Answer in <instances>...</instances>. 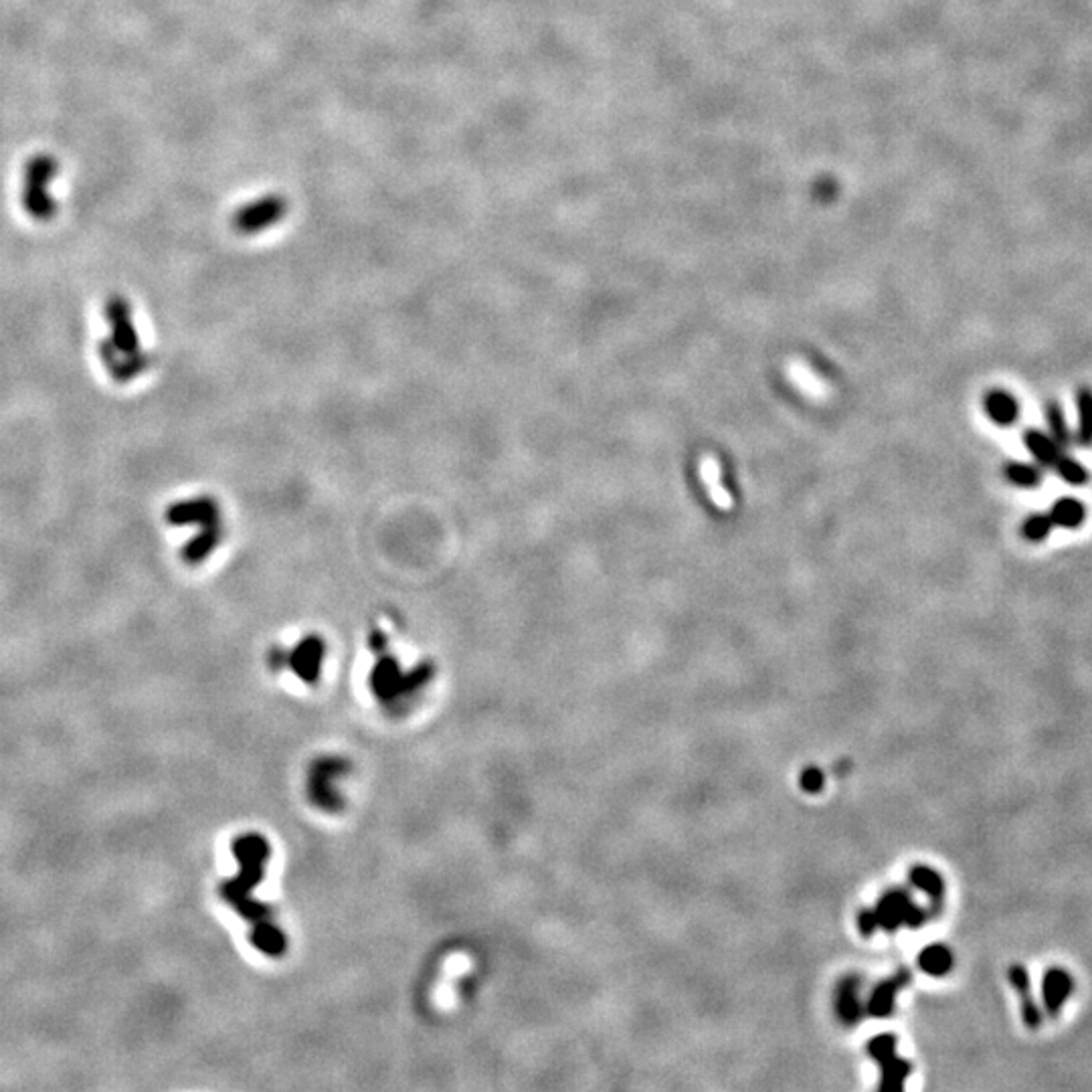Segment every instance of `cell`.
<instances>
[{
  "instance_id": "obj_1",
  "label": "cell",
  "mask_w": 1092,
  "mask_h": 1092,
  "mask_svg": "<svg viewBox=\"0 0 1092 1092\" xmlns=\"http://www.w3.org/2000/svg\"><path fill=\"white\" fill-rule=\"evenodd\" d=\"M108 322L111 334L110 340L103 342L106 367L116 379H132L144 368V356L132 320V307L124 298H110Z\"/></svg>"
},
{
  "instance_id": "obj_2",
  "label": "cell",
  "mask_w": 1092,
  "mask_h": 1092,
  "mask_svg": "<svg viewBox=\"0 0 1092 1092\" xmlns=\"http://www.w3.org/2000/svg\"><path fill=\"white\" fill-rule=\"evenodd\" d=\"M55 174H57V163L49 154H37L25 166L23 205L33 219L51 221L57 213V202L51 194Z\"/></svg>"
},
{
  "instance_id": "obj_3",
  "label": "cell",
  "mask_w": 1092,
  "mask_h": 1092,
  "mask_svg": "<svg viewBox=\"0 0 1092 1092\" xmlns=\"http://www.w3.org/2000/svg\"><path fill=\"white\" fill-rule=\"evenodd\" d=\"M288 197L279 193L262 194L247 205L239 207L233 215V229L239 235H257L282 223L290 213Z\"/></svg>"
},
{
  "instance_id": "obj_4",
  "label": "cell",
  "mask_w": 1092,
  "mask_h": 1092,
  "mask_svg": "<svg viewBox=\"0 0 1092 1092\" xmlns=\"http://www.w3.org/2000/svg\"><path fill=\"white\" fill-rule=\"evenodd\" d=\"M868 1052H870L872 1058L876 1060L882 1068L880 1088L882 1090H902V1087H905V1081L910 1074V1064L896 1056L894 1035L884 1034V1035H878V1038L870 1040V1044H868Z\"/></svg>"
},
{
  "instance_id": "obj_5",
  "label": "cell",
  "mask_w": 1092,
  "mask_h": 1092,
  "mask_svg": "<svg viewBox=\"0 0 1092 1092\" xmlns=\"http://www.w3.org/2000/svg\"><path fill=\"white\" fill-rule=\"evenodd\" d=\"M874 913H876L878 927L886 930H896L900 925L914 929L925 922V913L914 906L908 894L900 891H892L882 896Z\"/></svg>"
},
{
  "instance_id": "obj_6",
  "label": "cell",
  "mask_w": 1092,
  "mask_h": 1092,
  "mask_svg": "<svg viewBox=\"0 0 1092 1092\" xmlns=\"http://www.w3.org/2000/svg\"><path fill=\"white\" fill-rule=\"evenodd\" d=\"M1074 979L1066 969L1052 967L1044 973L1042 979V1004L1050 1016H1058L1062 1005L1073 996Z\"/></svg>"
},
{
  "instance_id": "obj_7",
  "label": "cell",
  "mask_w": 1092,
  "mask_h": 1092,
  "mask_svg": "<svg viewBox=\"0 0 1092 1092\" xmlns=\"http://www.w3.org/2000/svg\"><path fill=\"white\" fill-rule=\"evenodd\" d=\"M1007 977H1010V983L1020 997L1021 1020H1024V1024L1028 1028L1035 1030V1028L1042 1024V1010L1032 996L1030 975H1028L1024 965H1012L1010 971H1007Z\"/></svg>"
},
{
  "instance_id": "obj_8",
  "label": "cell",
  "mask_w": 1092,
  "mask_h": 1092,
  "mask_svg": "<svg viewBox=\"0 0 1092 1092\" xmlns=\"http://www.w3.org/2000/svg\"><path fill=\"white\" fill-rule=\"evenodd\" d=\"M700 475H702L704 486L709 489L710 500L717 504L720 510H731L732 496L723 486V474H720L718 459L714 458V455H704L702 461H700Z\"/></svg>"
},
{
  "instance_id": "obj_9",
  "label": "cell",
  "mask_w": 1092,
  "mask_h": 1092,
  "mask_svg": "<svg viewBox=\"0 0 1092 1092\" xmlns=\"http://www.w3.org/2000/svg\"><path fill=\"white\" fill-rule=\"evenodd\" d=\"M1024 444L1028 451L1034 455L1035 464L1040 467H1050V470H1054L1056 461H1058L1060 455L1064 453L1062 447L1056 444L1048 433L1040 429H1028L1024 433Z\"/></svg>"
},
{
  "instance_id": "obj_10",
  "label": "cell",
  "mask_w": 1092,
  "mask_h": 1092,
  "mask_svg": "<svg viewBox=\"0 0 1092 1092\" xmlns=\"http://www.w3.org/2000/svg\"><path fill=\"white\" fill-rule=\"evenodd\" d=\"M910 973L908 971H900L899 975L888 979V982L880 983L876 990L872 993L870 1005H868V1010H870L872 1016L876 1018H886L891 1016L894 1010V1001H896V993H899L902 987L908 983Z\"/></svg>"
},
{
  "instance_id": "obj_11",
  "label": "cell",
  "mask_w": 1092,
  "mask_h": 1092,
  "mask_svg": "<svg viewBox=\"0 0 1092 1092\" xmlns=\"http://www.w3.org/2000/svg\"><path fill=\"white\" fill-rule=\"evenodd\" d=\"M985 413L993 423L1013 425L1020 417V403L1005 391H991L985 395Z\"/></svg>"
},
{
  "instance_id": "obj_12",
  "label": "cell",
  "mask_w": 1092,
  "mask_h": 1092,
  "mask_svg": "<svg viewBox=\"0 0 1092 1092\" xmlns=\"http://www.w3.org/2000/svg\"><path fill=\"white\" fill-rule=\"evenodd\" d=\"M1050 518H1052L1054 527L1074 530L1087 520V508L1074 498H1062L1050 508Z\"/></svg>"
},
{
  "instance_id": "obj_13",
  "label": "cell",
  "mask_w": 1092,
  "mask_h": 1092,
  "mask_svg": "<svg viewBox=\"0 0 1092 1092\" xmlns=\"http://www.w3.org/2000/svg\"><path fill=\"white\" fill-rule=\"evenodd\" d=\"M919 965L922 971L929 973V975L941 977L944 975V973H949L951 967H953V953H951V949L947 947V944H941V943L929 944V947L919 955Z\"/></svg>"
},
{
  "instance_id": "obj_14",
  "label": "cell",
  "mask_w": 1092,
  "mask_h": 1092,
  "mask_svg": "<svg viewBox=\"0 0 1092 1092\" xmlns=\"http://www.w3.org/2000/svg\"><path fill=\"white\" fill-rule=\"evenodd\" d=\"M1076 409H1078V429L1076 441L1078 445L1090 447L1092 445V389L1082 387L1076 393Z\"/></svg>"
},
{
  "instance_id": "obj_15",
  "label": "cell",
  "mask_w": 1092,
  "mask_h": 1092,
  "mask_svg": "<svg viewBox=\"0 0 1092 1092\" xmlns=\"http://www.w3.org/2000/svg\"><path fill=\"white\" fill-rule=\"evenodd\" d=\"M1046 423H1048V436L1052 437L1056 444H1058L1064 451L1070 450L1074 444L1073 433L1068 429L1066 417H1064V411L1058 403H1048L1046 405Z\"/></svg>"
},
{
  "instance_id": "obj_16",
  "label": "cell",
  "mask_w": 1092,
  "mask_h": 1092,
  "mask_svg": "<svg viewBox=\"0 0 1092 1092\" xmlns=\"http://www.w3.org/2000/svg\"><path fill=\"white\" fill-rule=\"evenodd\" d=\"M910 882L919 888V891L925 892L930 900L933 902H941L943 892H944V884L939 872H935L933 868L929 866H914L913 870H910Z\"/></svg>"
},
{
  "instance_id": "obj_17",
  "label": "cell",
  "mask_w": 1092,
  "mask_h": 1092,
  "mask_svg": "<svg viewBox=\"0 0 1092 1092\" xmlns=\"http://www.w3.org/2000/svg\"><path fill=\"white\" fill-rule=\"evenodd\" d=\"M1005 475L1012 484H1016L1020 488H1035L1042 484V480H1044V474H1042V467L1038 464L1032 466V464H1021V461H1012V464H1007Z\"/></svg>"
},
{
  "instance_id": "obj_18",
  "label": "cell",
  "mask_w": 1092,
  "mask_h": 1092,
  "mask_svg": "<svg viewBox=\"0 0 1092 1092\" xmlns=\"http://www.w3.org/2000/svg\"><path fill=\"white\" fill-rule=\"evenodd\" d=\"M789 375H791V379L797 383V387H801L808 395H814L817 398L823 397V395H828L830 389L825 387V384L819 381L817 376L811 373V370L805 367L801 360H791L789 362Z\"/></svg>"
},
{
  "instance_id": "obj_19",
  "label": "cell",
  "mask_w": 1092,
  "mask_h": 1092,
  "mask_svg": "<svg viewBox=\"0 0 1092 1092\" xmlns=\"http://www.w3.org/2000/svg\"><path fill=\"white\" fill-rule=\"evenodd\" d=\"M838 1013H839V1018H842L844 1021H848V1024H853V1021L860 1018V1001L856 996V983H853L852 979L839 985Z\"/></svg>"
},
{
  "instance_id": "obj_20",
  "label": "cell",
  "mask_w": 1092,
  "mask_h": 1092,
  "mask_svg": "<svg viewBox=\"0 0 1092 1092\" xmlns=\"http://www.w3.org/2000/svg\"><path fill=\"white\" fill-rule=\"evenodd\" d=\"M1054 470L1058 472L1060 478L1070 486H1084L1088 484V470L1082 464H1078L1068 453H1062L1060 459L1056 461Z\"/></svg>"
},
{
  "instance_id": "obj_21",
  "label": "cell",
  "mask_w": 1092,
  "mask_h": 1092,
  "mask_svg": "<svg viewBox=\"0 0 1092 1092\" xmlns=\"http://www.w3.org/2000/svg\"><path fill=\"white\" fill-rule=\"evenodd\" d=\"M1054 522L1050 514H1034L1024 522V536L1032 542H1042L1052 532Z\"/></svg>"
},
{
  "instance_id": "obj_22",
  "label": "cell",
  "mask_w": 1092,
  "mask_h": 1092,
  "mask_svg": "<svg viewBox=\"0 0 1092 1092\" xmlns=\"http://www.w3.org/2000/svg\"><path fill=\"white\" fill-rule=\"evenodd\" d=\"M823 781H825V777H823L822 771H819L817 767H808V769H805V771L801 773V779H800L801 789L808 791V793H819V791L823 789Z\"/></svg>"
},
{
  "instance_id": "obj_23",
  "label": "cell",
  "mask_w": 1092,
  "mask_h": 1092,
  "mask_svg": "<svg viewBox=\"0 0 1092 1092\" xmlns=\"http://www.w3.org/2000/svg\"><path fill=\"white\" fill-rule=\"evenodd\" d=\"M858 929L862 935H872L874 930L878 929V919L876 913L874 910H862V913L858 914Z\"/></svg>"
}]
</instances>
